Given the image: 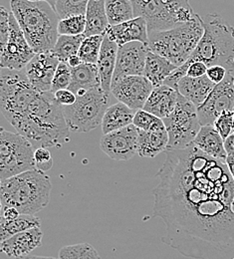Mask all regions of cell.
<instances>
[{"instance_id": "cell-1", "label": "cell", "mask_w": 234, "mask_h": 259, "mask_svg": "<svg viewBox=\"0 0 234 259\" xmlns=\"http://www.w3.org/2000/svg\"><path fill=\"white\" fill-rule=\"evenodd\" d=\"M153 190L154 218L166 233L162 241L184 257H234V181L225 161L192 144L165 152Z\"/></svg>"}, {"instance_id": "cell-2", "label": "cell", "mask_w": 234, "mask_h": 259, "mask_svg": "<svg viewBox=\"0 0 234 259\" xmlns=\"http://www.w3.org/2000/svg\"><path fill=\"white\" fill-rule=\"evenodd\" d=\"M34 148H61L70 141V130L53 92H39L24 115L12 125Z\"/></svg>"}, {"instance_id": "cell-3", "label": "cell", "mask_w": 234, "mask_h": 259, "mask_svg": "<svg viewBox=\"0 0 234 259\" xmlns=\"http://www.w3.org/2000/svg\"><path fill=\"white\" fill-rule=\"evenodd\" d=\"M204 33L196 50L184 64L177 67L165 81V85L177 90L178 82L186 76L193 62L201 61L207 67L219 65L234 72V27L220 15L206 14L203 18Z\"/></svg>"}, {"instance_id": "cell-4", "label": "cell", "mask_w": 234, "mask_h": 259, "mask_svg": "<svg viewBox=\"0 0 234 259\" xmlns=\"http://www.w3.org/2000/svg\"><path fill=\"white\" fill-rule=\"evenodd\" d=\"M10 8L35 53L49 52L59 37V17L45 0H10Z\"/></svg>"}, {"instance_id": "cell-5", "label": "cell", "mask_w": 234, "mask_h": 259, "mask_svg": "<svg viewBox=\"0 0 234 259\" xmlns=\"http://www.w3.org/2000/svg\"><path fill=\"white\" fill-rule=\"evenodd\" d=\"M52 184L45 171L37 168L1 181V205L15 207L21 214L42 210L50 201Z\"/></svg>"}, {"instance_id": "cell-6", "label": "cell", "mask_w": 234, "mask_h": 259, "mask_svg": "<svg viewBox=\"0 0 234 259\" xmlns=\"http://www.w3.org/2000/svg\"><path fill=\"white\" fill-rule=\"evenodd\" d=\"M203 33V18L196 14L191 21L171 29L149 33L148 45L152 52L179 67L190 59Z\"/></svg>"}, {"instance_id": "cell-7", "label": "cell", "mask_w": 234, "mask_h": 259, "mask_svg": "<svg viewBox=\"0 0 234 259\" xmlns=\"http://www.w3.org/2000/svg\"><path fill=\"white\" fill-rule=\"evenodd\" d=\"M135 17H143L149 33L168 30L191 21L194 12L190 0H132Z\"/></svg>"}, {"instance_id": "cell-8", "label": "cell", "mask_w": 234, "mask_h": 259, "mask_svg": "<svg viewBox=\"0 0 234 259\" xmlns=\"http://www.w3.org/2000/svg\"><path fill=\"white\" fill-rule=\"evenodd\" d=\"M110 95L101 87H96L77 96L73 105L63 106L69 130L75 133H88L102 126Z\"/></svg>"}, {"instance_id": "cell-9", "label": "cell", "mask_w": 234, "mask_h": 259, "mask_svg": "<svg viewBox=\"0 0 234 259\" xmlns=\"http://www.w3.org/2000/svg\"><path fill=\"white\" fill-rule=\"evenodd\" d=\"M35 148L21 134L0 131V179L17 176L35 168Z\"/></svg>"}, {"instance_id": "cell-10", "label": "cell", "mask_w": 234, "mask_h": 259, "mask_svg": "<svg viewBox=\"0 0 234 259\" xmlns=\"http://www.w3.org/2000/svg\"><path fill=\"white\" fill-rule=\"evenodd\" d=\"M163 120L169 137L167 151L185 149L194 143L201 128L198 107L180 94L173 112Z\"/></svg>"}, {"instance_id": "cell-11", "label": "cell", "mask_w": 234, "mask_h": 259, "mask_svg": "<svg viewBox=\"0 0 234 259\" xmlns=\"http://www.w3.org/2000/svg\"><path fill=\"white\" fill-rule=\"evenodd\" d=\"M20 25L10 11V30L6 45L0 49L1 68L23 71L35 56Z\"/></svg>"}, {"instance_id": "cell-12", "label": "cell", "mask_w": 234, "mask_h": 259, "mask_svg": "<svg viewBox=\"0 0 234 259\" xmlns=\"http://www.w3.org/2000/svg\"><path fill=\"white\" fill-rule=\"evenodd\" d=\"M234 110V76L228 73L224 80L215 85L208 97L198 107L201 126L213 125L220 114Z\"/></svg>"}, {"instance_id": "cell-13", "label": "cell", "mask_w": 234, "mask_h": 259, "mask_svg": "<svg viewBox=\"0 0 234 259\" xmlns=\"http://www.w3.org/2000/svg\"><path fill=\"white\" fill-rule=\"evenodd\" d=\"M154 85L144 75L126 76L112 82L111 94L135 111L144 108Z\"/></svg>"}, {"instance_id": "cell-14", "label": "cell", "mask_w": 234, "mask_h": 259, "mask_svg": "<svg viewBox=\"0 0 234 259\" xmlns=\"http://www.w3.org/2000/svg\"><path fill=\"white\" fill-rule=\"evenodd\" d=\"M138 129L134 124L103 135L102 152L115 161H129L137 154Z\"/></svg>"}, {"instance_id": "cell-15", "label": "cell", "mask_w": 234, "mask_h": 259, "mask_svg": "<svg viewBox=\"0 0 234 259\" xmlns=\"http://www.w3.org/2000/svg\"><path fill=\"white\" fill-rule=\"evenodd\" d=\"M149 51V45L139 41L120 46L113 81L126 76L144 75Z\"/></svg>"}, {"instance_id": "cell-16", "label": "cell", "mask_w": 234, "mask_h": 259, "mask_svg": "<svg viewBox=\"0 0 234 259\" xmlns=\"http://www.w3.org/2000/svg\"><path fill=\"white\" fill-rule=\"evenodd\" d=\"M59 63V59L52 51L36 53L23 71L37 90L50 92Z\"/></svg>"}, {"instance_id": "cell-17", "label": "cell", "mask_w": 234, "mask_h": 259, "mask_svg": "<svg viewBox=\"0 0 234 259\" xmlns=\"http://www.w3.org/2000/svg\"><path fill=\"white\" fill-rule=\"evenodd\" d=\"M42 238L43 232L40 227L31 228L1 241V251L11 258L26 256L42 245Z\"/></svg>"}, {"instance_id": "cell-18", "label": "cell", "mask_w": 234, "mask_h": 259, "mask_svg": "<svg viewBox=\"0 0 234 259\" xmlns=\"http://www.w3.org/2000/svg\"><path fill=\"white\" fill-rule=\"evenodd\" d=\"M106 35L115 41L119 47L130 42L139 41L148 44L149 30L146 20L143 17L133 19L117 25H110Z\"/></svg>"}, {"instance_id": "cell-19", "label": "cell", "mask_w": 234, "mask_h": 259, "mask_svg": "<svg viewBox=\"0 0 234 259\" xmlns=\"http://www.w3.org/2000/svg\"><path fill=\"white\" fill-rule=\"evenodd\" d=\"M178 95L176 89L165 84L155 87L143 109L161 119H165L173 112Z\"/></svg>"}, {"instance_id": "cell-20", "label": "cell", "mask_w": 234, "mask_h": 259, "mask_svg": "<svg viewBox=\"0 0 234 259\" xmlns=\"http://www.w3.org/2000/svg\"><path fill=\"white\" fill-rule=\"evenodd\" d=\"M119 45L111 40L106 34L101 48L99 59L97 67L100 77L101 88L111 94V86L113 82V77L115 73V68L117 63Z\"/></svg>"}, {"instance_id": "cell-21", "label": "cell", "mask_w": 234, "mask_h": 259, "mask_svg": "<svg viewBox=\"0 0 234 259\" xmlns=\"http://www.w3.org/2000/svg\"><path fill=\"white\" fill-rule=\"evenodd\" d=\"M168 143L167 128L154 131L138 130L137 154L143 158H155L167 151Z\"/></svg>"}, {"instance_id": "cell-22", "label": "cell", "mask_w": 234, "mask_h": 259, "mask_svg": "<svg viewBox=\"0 0 234 259\" xmlns=\"http://www.w3.org/2000/svg\"><path fill=\"white\" fill-rule=\"evenodd\" d=\"M215 85L216 84L213 83L207 75L198 78L184 76L177 84V91L180 95L199 107L208 97Z\"/></svg>"}, {"instance_id": "cell-23", "label": "cell", "mask_w": 234, "mask_h": 259, "mask_svg": "<svg viewBox=\"0 0 234 259\" xmlns=\"http://www.w3.org/2000/svg\"><path fill=\"white\" fill-rule=\"evenodd\" d=\"M193 144L212 158L225 161L228 156L224 148V140L213 125L201 126Z\"/></svg>"}, {"instance_id": "cell-24", "label": "cell", "mask_w": 234, "mask_h": 259, "mask_svg": "<svg viewBox=\"0 0 234 259\" xmlns=\"http://www.w3.org/2000/svg\"><path fill=\"white\" fill-rule=\"evenodd\" d=\"M135 112V110L121 102L109 106L102 121L103 135L132 125Z\"/></svg>"}, {"instance_id": "cell-25", "label": "cell", "mask_w": 234, "mask_h": 259, "mask_svg": "<svg viewBox=\"0 0 234 259\" xmlns=\"http://www.w3.org/2000/svg\"><path fill=\"white\" fill-rule=\"evenodd\" d=\"M96 87H101L97 65L82 63L76 68H72V81L69 89L77 96L83 95Z\"/></svg>"}, {"instance_id": "cell-26", "label": "cell", "mask_w": 234, "mask_h": 259, "mask_svg": "<svg viewBox=\"0 0 234 259\" xmlns=\"http://www.w3.org/2000/svg\"><path fill=\"white\" fill-rule=\"evenodd\" d=\"M85 36L105 35L110 23L106 12V0H90L86 11Z\"/></svg>"}, {"instance_id": "cell-27", "label": "cell", "mask_w": 234, "mask_h": 259, "mask_svg": "<svg viewBox=\"0 0 234 259\" xmlns=\"http://www.w3.org/2000/svg\"><path fill=\"white\" fill-rule=\"evenodd\" d=\"M177 68L176 65L168 61L167 58L152 52L148 53L144 76L147 77L154 87L164 85L167 77Z\"/></svg>"}, {"instance_id": "cell-28", "label": "cell", "mask_w": 234, "mask_h": 259, "mask_svg": "<svg viewBox=\"0 0 234 259\" xmlns=\"http://www.w3.org/2000/svg\"><path fill=\"white\" fill-rule=\"evenodd\" d=\"M106 12L110 25H117L135 17L132 0H106Z\"/></svg>"}, {"instance_id": "cell-29", "label": "cell", "mask_w": 234, "mask_h": 259, "mask_svg": "<svg viewBox=\"0 0 234 259\" xmlns=\"http://www.w3.org/2000/svg\"><path fill=\"white\" fill-rule=\"evenodd\" d=\"M40 227V219L31 214H20L17 219L10 222L0 220V238L3 241L19 232Z\"/></svg>"}, {"instance_id": "cell-30", "label": "cell", "mask_w": 234, "mask_h": 259, "mask_svg": "<svg viewBox=\"0 0 234 259\" xmlns=\"http://www.w3.org/2000/svg\"><path fill=\"white\" fill-rule=\"evenodd\" d=\"M85 34L82 35H59L54 48L53 54L59 59L60 62H66L71 56L78 55L81 44L85 39Z\"/></svg>"}, {"instance_id": "cell-31", "label": "cell", "mask_w": 234, "mask_h": 259, "mask_svg": "<svg viewBox=\"0 0 234 259\" xmlns=\"http://www.w3.org/2000/svg\"><path fill=\"white\" fill-rule=\"evenodd\" d=\"M104 37L105 35H93L85 37L78 53L83 63L97 64Z\"/></svg>"}, {"instance_id": "cell-32", "label": "cell", "mask_w": 234, "mask_h": 259, "mask_svg": "<svg viewBox=\"0 0 234 259\" xmlns=\"http://www.w3.org/2000/svg\"><path fill=\"white\" fill-rule=\"evenodd\" d=\"M61 259H101L98 251L90 243H78L64 246L59 251Z\"/></svg>"}, {"instance_id": "cell-33", "label": "cell", "mask_w": 234, "mask_h": 259, "mask_svg": "<svg viewBox=\"0 0 234 259\" xmlns=\"http://www.w3.org/2000/svg\"><path fill=\"white\" fill-rule=\"evenodd\" d=\"M90 0H56L54 9L59 19L85 15Z\"/></svg>"}, {"instance_id": "cell-34", "label": "cell", "mask_w": 234, "mask_h": 259, "mask_svg": "<svg viewBox=\"0 0 234 259\" xmlns=\"http://www.w3.org/2000/svg\"><path fill=\"white\" fill-rule=\"evenodd\" d=\"M86 30V16L78 15L71 16L59 20L58 33L59 35H82Z\"/></svg>"}, {"instance_id": "cell-35", "label": "cell", "mask_w": 234, "mask_h": 259, "mask_svg": "<svg viewBox=\"0 0 234 259\" xmlns=\"http://www.w3.org/2000/svg\"><path fill=\"white\" fill-rule=\"evenodd\" d=\"M133 124L137 129L143 131H154L166 128L163 119L145 111L144 109L135 112Z\"/></svg>"}, {"instance_id": "cell-36", "label": "cell", "mask_w": 234, "mask_h": 259, "mask_svg": "<svg viewBox=\"0 0 234 259\" xmlns=\"http://www.w3.org/2000/svg\"><path fill=\"white\" fill-rule=\"evenodd\" d=\"M72 81V68L66 62H60L56 70L51 92L55 93L62 89H69Z\"/></svg>"}, {"instance_id": "cell-37", "label": "cell", "mask_w": 234, "mask_h": 259, "mask_svg": "<svg viewBox=\"0 0 234 259\" xmlns=\"http://www.w3.org/2000/svg\"><path fill=\"white\" fill-rule=\"evenodd\" d=\"M213 126L222 139L225 140L231 133H233V111H225L220 114Z\"/></svg>"}, {"instance_id": "cell-38", "label": "cell", "mask_w": 234, "mask_h": 259, "mask_svg": "<svg viewBox=\"0 0 234 259\" xmlns=\"http://www.w3.org/2000/svg\"><path fill=\"white\" fill-rule=\"evenodd\" d=\"M34 161H35V168L42 171H47L51 169L53 165V159H52L51 153L49 152L48 148H44V147L35 149Z\"/></svg>"}, {"instance_id": "cell-39", "label": "cell", "mask_w": 234, "mask_h": 259, "mask_svg": "<svg viewBox=\"0 0 234 259\" xmlns=\"http://www.w3.org/2000/svg\"><path fill=\"white\" fill-rule=\"evenodd\" d=\"M10 30V12L5 7L0 8V49H2L8 40Z\"/></svg>"}, {"instance_id": "cell-40", "label": "cell", "mask_w": 234, "mask_h": 259, "mask_svg": "<svg viewBox=\"0 0 234 259\" xmlns=\"http://www.w3.org/2000/svg\"><path fill=\"white\" fill-rule=\"evenodd\" d=\"M228 73L229 72L224 67L219 65H214V66L208 67L206 75L213 83L218 84L224 80V78Z\"/></svg>"}, {"instance_id": "cell-41", "label": "cell", "mask_w": 234, "mask_h": 259, "mask_svg": "<svg viewBox=\"0 0 234 259\" xmlns=\"http://www.w3.org/2000/svg\"><path fill=\"white\" fill-rule=\"evenodd\" d=\"M54 96L56 101L62 106L73 105L77 100V95L74 92H72L70 89L59 90L54 93Z\"/></svg>"}, {"instance_id": "cell-42", "label": "cell", "mask_w": 234, "mask_h": 259, "mask_svg": "<svg viewBox=\"0 0 234 259\" xmlns=\"http://www.w3.org/2000/svg\"><path fill=\"white\" fill-rule=\"evenodd\" d=\"M207 69H208V67L206 66V64H204L203 62H201V61L193 62L188 68L186 76L193 77V78H198V77L204 76V75H206Z\"/></svg>"}, {"instance_id": "cell-43", "label": "cell", "mask_w": 234, "mask_h": 259, "mask_svg": "<svg viewBox=\"0 0 234 259\" xmlns=\"http://www.w3.org/2000/svg\"><path fill=\"white\" fill-rule=\"evenodd\" d=\"M21 213L13 206L1 205V218L0 220L5 222H10L17 219Z\"/></svg>"}, {"instance_id": "cell-44", "label": "cell", "mask_w": 234, "mask_h": 259, "mask_svg": "<svg viewBox=\"0 0 234 259\" xmlns=\"http://www.w3.org/2000/svg\"><path fill=\"white\" fill-rule=\"evenodd\" d=\"M224 148L227 155L234 154V132L224 140Z\"/></svg>"}, {"instance_id": "cell-45", "label": "cell", "mask_w": 234, "mask_h": 259, "mask_svg": "<svg viewBox=\"0 0 234 259\" xmlns=\"http://www.w3.org/2000/svg\"><path fill=\"white\" fill-rule=\"evenodd\" d=\"M67 63L71 68H76L82 64L83 62H82L81 58L79 57V55H74L68 59Z\"/></svg>"}, {"instance_id": "cell-46", "label": "cell", "mask_w": 234, "mask_h": 259, "mask_svg": "<svg viewBox=\"0 0 234 259\" xmlns=\"http://www.w3.org/2000/svg\"><path fill=\"white\" fill-rule=\"evenodd\" d=\"M225 162H226V164H227V166L229 168V171H230L234 181V154L228 155L226 160H225Z\"/></svg>"}, {"instance_id": "cell-47", "label": "cell", "mask_w": 234, "mask_h": 259, "mask_svg": "<svg viewBox=\"0 0 234 259\" xmlns=\"http://www.w3.org/2000/svg\"><path fill=\"white\" fill-rule=\"evenodd\" d=\"M12 259H55L54 257H47V256H31V255H26L22 257H16Z\"/></svg>"}, {"instance_id": "cell-48", "label": "cell", "mask_w": 234, "mask_h": 259, "mask_svg": "<svg viewBox=\"0 0 234 259\" xmlns=\"http://www.w3.org/2000/svg\"><path fill=\"white\" fill-rule=\"evenodd\" d=\"M232 209H233V211H234V201H233V203H232Z\"/></svg>"}, {"instance_id": "cell-49", "label": "cell", "mask_w": 234, "mask_h": 259, "mask_svg": "<svg viewBox=\"0 0 234 259\" xmlns=\"http://www.w3.org/2000/svg\"><path fill=\"white\" fill-rule=\"evenodd\" d=\"M233 132H234V110H233Z\"/></svg>"}, {"instance_id": "cell-50", "label": "cell", "mask_w": 234, "mask_h": 259, "mask_svg": "<svg viewBox=\"0 0 234 259\" xmlns=\"http://www.w3.org/2000/svg\"><path fill=\"white\" fill-rule=\"evenodd\" d=\"M55 259H61V258H60V257H59V258H55Z\"/></svg>"}, {"instance_id": "cell-51", "label": "cell", "mask_w": 234, "mask_h": 259, "mask_svg": "<svg viewBox=\"0 0 234 259\" xmlns=\"http://www.w3.org/2000/svg\"><path fill=\"white\" fill-rule=\"evenodd\" d=\"M231 259H234V257H233V258H231Z\"/></svg>"}]
</instances>
